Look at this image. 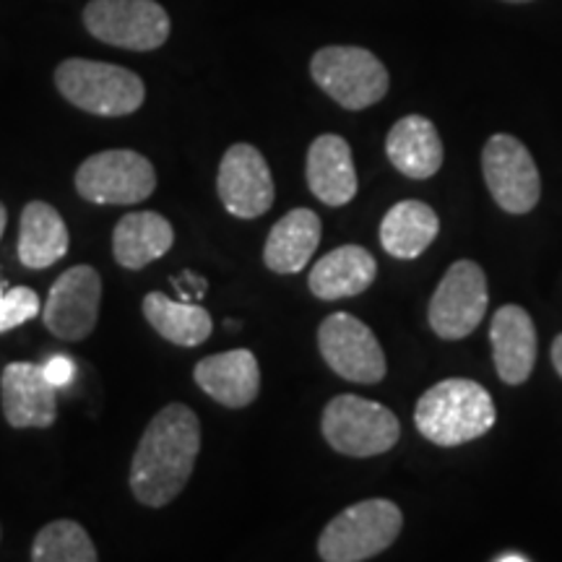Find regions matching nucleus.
<instances>
[{
	"label": "nucleus",
	"mask_w": 562,
	"mask_h": 562,
	"mask_svg": "<svg viewBox=\"0 0 562 562\" xmlns=\"http://www.w3.org/2000/svg\"><path fill=\"white\" fill-rule=\"evenodd\" d=\"M201 453V419L191 406L167 404L154 414L131 461L128 484L146 508H165L191 482Z\"/></svg>",
	"instance_id": "obj_1"
},
{
	"label": "nucleus",
	"mask_w": 562,
	"mask_h": 562,
	"mask_svg": "<svg viewBox=\"0 0 562 562\" xmlns=\"http://www.w3.org/2000/svg\"><path fill=\"white\" fill-rule=\"evenodd\" d=\"M497 412L490 391L472 378H446L422 393L414 406V425L425 440L456 448L487 435Z\"/></svg>",
	"instance_id": "obj_2"
},
{
	"label": "nucleus",
	"mask_w": 562,
	"mask_h": 562,
	"mask_svg": "<svg viewBox=\"0 0 562 562\" xmlns=\"http://www.w3.org/2000/svg\"><path fill=\"white\" fill-rule=\"evenodd\" d=\"M55 87L74 108L100 117L133 115L146 100L140 76L102 60H63L55 68Z\"/></svg>",
	"instance_id": "obj_3"
},
{
	"label": "nucleus",
	"mask_w": 562,
	"mask_h": 562,
	"mask_svg": "<svg viewBox=\"0 0 562 562\" xmlns=\"http://www.w3.org/2000/svg\"><path fill=\"white\" fill-rule=\"evenodd\" d=\"M404 526V513L393 501L370 497L326 524L318 537L323 562H364L389 550Z\"/></svg>",
	"instance_id": "obj_4"
},
{
	"label": "nucleus",
	"mask_w": 562,
	"mask_h": 562,
	"mask_svg": "<svg viewBox=\"0 0 562 562\" xmlns=\"http://www.w3.org/2000/svg\"><path fill=\"white\" fill-rule=\"evenodd\" d=\"M321 430L336 453L349 459H372L389 453L402 438V422L389 406L341 393L323 409Z\"/></svg>",
	"instance_id": "obj_5"
},
{
	"label": "nucleus",
	"mask_w": 562,
	"mask_h": 562,
	"mask_svg": "<svg viewBox=\"0 0 562 562\" xmlns=\"http://www.w3.org/2000/svg\"><path fill=\"white\" fill-rule=\"evenodd\" d=\"M311 76L336 104L351 112L378 104L391 87L381 58L357 45L321 47L311 60Z\"/></svg>",
	"instance_id": "obj_6"
},
{
	"label": "nucleus",
	"mask_w": 562,
	"mask_h": 562,
	"mask_svg": "<svg viewBox=\"0 0 562 562\" xmlns=\"http://www.w3.org/2000/svg\"><path fill=\"white\" fill-rule=\"evenodd\" d=\"M157 188V170L144 154L110 149L91 154L76 170V191L97 206H133Z\"/></svg>",
	"instance_id": "obj_7"
},
{
	"label": "nucleus",
	"mask_w": 562,
	"mask_h": 562,
	"mask_svg": "<svg viewBox=\"0 0 562 562\" xmlns=\"http://www.w3.org/2000/svg\"><path fill=\"white\" fill-rule=\"evenodd\" d=\"M83 26L104 45L136 53L157 50L170 40V13L157 0H89Z\"/></svg>",
	"instance_id": "obj_8"
},
{
	"label": "nucleus",
	"mask_w": 562,
	"mask_h": 562,
	"mask_svg": "<svg viewBox=\"0 0 562 562\" xmlns=\"http://www.w3.org/2000/svg\"><path fill=\"white\" fill-rule=\"evenodd\" d=\"M487 305L490 290L484 269L476 261L461 258L442 273L438 290L430 297V307H427V321L438 339L459 341L480 328Z\"/></svg>",
	"instance_id": "obj_9"
},
{
	"label": "nucleus",
	"mask_w": 562,
	"mask_h": 562,
	"mask_svg": "<svg viewBox=\"0 0 562 562\" xmlns=\"http://www.w3.org/2000/svg\"><path fill=\"white\" fill-rule=\"evenodd\" d=\"M482 172L492 201L505 214H529L542 199V178H539L537 161L526 144L510 133H495L484 144Z\"/></svg>",
	"instance_id": "obj_10"
},
{
	"label": "nucleus",
	"mask_w": 562,
	"mask_h": 562,
	"mask_svg": "<svg viewBox=\"0 0 562 562\" xmlns=\"http://www.w3.org/2000/svg\"><path fill=\"white\" fill-rule=\"evenodd\" d=\"M318 349L328 368L349 383H381L389 372L378 336L368 323L349 313H334L321 323Z\"/></svg>",
	"instance_id": "obj_11"
},
{
	"label": "nucleus",
	"mask_w": 562,
	"mask_h": 562,
	"mask_svg": "<svg viewBox=\"0 0 562 562\" xmlns=\"http://www.w3.org/2000/svg\"><path fill=\"white\" fill-rule=\"evenodd\" d=\"M102 302V277L94 266L63 271L47 294L42 321L63 341H83L97 328Z\"/></svg>",
	"instance_id": "obj_12"
},
{
	"label": "nucleus",
	"mask_w": 562,
	"mask_h": 562,
	"mask_svg": "<svg viewBox=\"0 0 562 562\" xmlns=\"http://www.w3.org/2000/svg\"><path fill=\"white\" fill-rule=\"evenodd\" d=\"M216 193L227 214L237 220H258L273 206L271 167L252 144H235L224 151L216 175Z\"/></svg>",
	"instance_id": "obj_13"
},
{
	"label": "nucleus",
	"mask_w": 562,
	"mask_h": 562,
	"mask_svg": "<svg viewBox=\"0 0 562 562\" xmlns=\"http://www.w3.org/2000/svg\"><path fill=\"white\" fill-rule=\"evenodd\" d=\"M5 422L16 430H47L58 417V385L47 381L45 368L34 362H11L0 375Z\"/></svg>",
	"instance_id": "obj_14"
},
{
	"label": "nucleus",
	"mask_w": 562,
	"mask_h": 562,
	"mask_svg": "<svg viewBox=\"0 0 562 562\" xmlns=\"http://www.w3.org/2000/svg\"><path fill=\"white\" fill-rule=\"evenodd\" d=\"M490 344L495 372L503 383L524 385L537 364V326L521 305H503L492 315Z\"/></svg>",
	"instance_id": "obj_15"
},
{
	"label": "nucleus",
	"mask_w": 562,
	"mask_h": 562,
	"mask_svg": "<svg viewBox=\"0 0 562 562\" xmlns=\"http://www.w3.org/2000/svg\"><path fill=\"white\" fill-rule=\"evenodd\" d=\"M193 381L206 396L227 409H245L261 393V364L250 349H232L203 357L193 368Z\"/></svg>",
	"instance_id": "obj_16"
},
{
	"label": "nucleus",
	"mask_w": 562,
	"mask_h": 562,
	"mask_svg": "<svg viewBox=\"0 0 562 562\" xmlns=\"http://www.w3.org/2000/svg\"><path fill=\"white\" fill-rule=\"evenodd\" d=\"M305 178L311 193L326 206L339 209L355 201L360 180H357L349 140L336 133H323L315 138L307 149Z\"/></svg>",
	"instance_id": "obj_17"
},
{
	"label": "nucleus",
	"mask_w": 562,
	"mask_h": 562,
	"mask_svg": "<svg viewBox=\"0 0 562 562\" xmlns=\"http://www.w3.org/2000/svg\"><path fill=\"white\" fill-rule=\"evenodd\" d=\"M378 277L375 256L362 245H341L313 266L307 286L318 300H347L368 292Z\"/></svg>",
	"instance_id": "obj_18"
},
{
	"label": "nucleus",
	"mask_w": 562,
	"mask_h": 562,
	"mask_svg": "<svg viewBox=\"0 0 562 562\" xmlns=\"http://www.w3.org/2000/svg\"><path fill=\"white\" fill-rule=\"evenodd\" d=\"M385 154L404 178L427 180L442 167V140L425 115H406L385 136Z\"/></svg>",
	"instance_id": "obj_19"
},
{
	"label": "nucleus",
	"mask_w": 562,
	"mask_h": 562,
	"mask_svg": "<svg viewBox=\"0 0 562 562\" xmlns=\"http://www.w3.org/2000/svg\"><path fill=\"white\" fill-rule=\"evenodd\" d=\"M323 224L311 209H292L273 224L263 245V263L273 273H300L321 245Z\"/></svg>",
	"instance_id": "obj_20"
},
{
	"label": "nucleus",
	"mask_w": 562,
	"mask_h": 562,
	"mask_svg": "<svg viewBox=\"0 0 562 562\" xmlns=\"http://www.w3.org/2000/svg\"><path fill=\"white\" fill-rule=\"evenodd\" d=\"M175 229L157 211H133L112 232V256L117 266L140 271L172 248Z\"/></svg>",
	"instance_id": "obj_21"
},
{
	"label": "nucleus",
	"mask_w": 562,
	"mask_h": 562,
	"mask_svg": "<svg viewBox=\"0 0 562 562\" xmlns=\"http://www.w3.org/2000/svg\"><path fill=\"white\" fill-rule=\"evenodd\" d=\"M68 227L58 209L45 201H30L19 222V261L26 269H50L68 252Z\"/></svg>",
	"instance_id": "obj_22"
},
{
	"label": "nucleus",
	"mask_w": 562,
	"mask_h": 562,
	"mask_svg": "<svg viewBox=\"0 0 562 562\" xmlns=\"http://www.w3.org/2000/svg\"><path fill=\"white\" fill-rule=\"evenodd\" d=\"M440 235V220L425 201H398L385 211L381 222V245L398 261H414Z\"/></svg>",
	"instance_id": "obj_23"
},
{
	"label": "nucleus",
	"mask_w": 562,
	"mask_h": 562,
	"mask_svg": "<svg viewBox=\"0 0 562 562\" xmlns=\"http://www.w3.org/2000/svg\"><path fill=\"white\" fill-rule=\"evenodd\" d=\"M140 311L161 339L178 344V347H201L214 331V321L206 307L175 302L161 292L146 294Z\"/></svg>",
	"instance_id": "obj_24"
},
{
	"label": "nucleus",
	"mask_w": 562,
	"mask_h": 562,
	"mask_svg": "<svg viewBox=\"0 0 562 562\" xmlns=\"http://www.w3.org/2000/svg\"><path fill=\"white\" fill-rule=\"evenodd\" d=\"M32 562H100V558L89 531L81 524L60 518L34 537Z\"/></svg>",
	"instance_id": "obj_25"
},
{
	"label": "nucleus",
	"mask_w": 562,
	"mask_h": 562,
	"mask_svg": "<svg viewBox=\"0 0 562 562\" xmlns=\"http://www.w3.org/2000/svg\"><path fill=\"white\" fill-rule=\"evenodd\" d=\"M40 315V297L30 286H9L0 281V334H9L11 328L24 326Z\"/></svg>",
	"instance_id": "obj_26"
},
{
	"label": "nucleus",
	"mask_w": 562,
	"mask_h": 562,
	"mask_svg": "<svg viewBox=\"0 0 562 562\" xmlns=\"http://www.w3.org/2000/svg\"><path fill=\"white\" fill-rule=\"evenodd\" d=\"M42 368H45L47 381H50L53 385H58V389H66V385L74 381V375H76L74 362H70L68 357H63V355L53 357V360L42 364Z\"/></svg>",
	"instance_id": "obj_27"
},
{
	"label": "nucleus",
	"mask_w": 562,
	"mask_h": 562,
	"mask_svg": "<svg viewBox=\"0 0 562 562\" xmlns=\"http://www.w3.org/2000/svg\"><path fill=\"white\" fill-rule=\"evenodd\" d=\"M550 357H552V368L558 375L562 378V334L554 336L552 341V349H550Z\"/></svg>",
	"instance_id": "obj_28"
},
{
	"label": "nucleus",
	"mask_w": 562,
	"mask_h": 562,
	"mask_svg": "<svg viewBox=\"0 0 562 562\" xmlns=\"http://www.w3.org/2000/svg\"><path fill=\"white\" fill-rule=\"evenodd\" d=\"M5 224H9V211H5L3 203H0V237H3V232H5Z\"/></svg>",
	"instance_id": "obj_29"
},
{
	"label": "nucleus",
	"mask_w": 562,
	"mask_h": 562,
	"mask_svg": "<svg viewBox=\"0 0 562 562\" xmlns=\"http://www.w3.org/2000/svg\"><path fill=\"white\" fill-rule=\"evenodd\" d=\"M501 562H526V560L518 558V554H508V558H503Z\"/></svg>",
	"instance_id": "obj_30"
},
{
	"label": "nucleus",
	"mask_w": 562,
	"mask_h": 562,
	"mask_svg": "<svg viewBox=\"0 0 562 562\" xmlns=\"http://www.w3.org/2000/svg\"><path fill=\"white\" fill-rule=\"evenodd\" d=\"M508 3H531V0H508Z\"/></svg>",
	"instance_id": "obj_31"
}]
</instances>
